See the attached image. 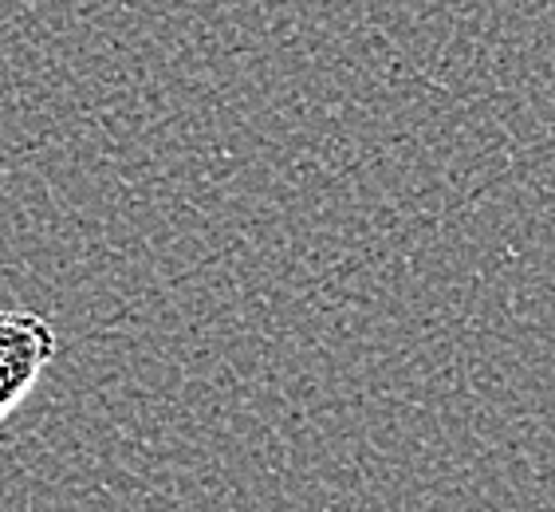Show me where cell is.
Returning <instances> with one entry per match:
<instances>
[{
	"label": "cell",
	"mask_w": 555,
	"mask_h": 512,
	"mask_svg": "<svg viewBox=\"0 0 555 512\" xmlns=\"http://www.w3.org/2000/svg\"><path fill=\"white\" fill-rule=\"evenodd\" d=\"M60 355V335L33 308H0V422L33 395Z\"/></svg>",
	"instance_id": "6da1fadb"
}]
</instances>
